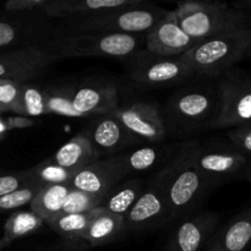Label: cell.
I'll return each instance as SVG.
<instances>
[{"label": "cell", "mask_w": 251, "mask_h": 251, "mask_svg": "<svg viewBox=\"0 0 251 251\" xmlns=\"http://www.w3.org/2000/svg\"><path fill=\"white\" fill-rule=\"evenodd\" d=\"M193 75L180 56H159L147 50L131 55L130 76L139 85L161 87L181 82Z\"/></svg>", "instance_id": "8"}, {"label": "cell", "mask_w": 251, "mask_h": 251, "mask_svg": "<svg viewBox=\"0 0 251 251\" xmlns=\"http://www.w3.org/2000/svg\"><path fill=\"white\" fill-rule=\"evenodd\" d=\"M233 7L240 10V11H245L248 14L251 15V1H240L233 4Z\"/></svg>", "instance_id": "39"}, {"label": "cell", "mask_w": 251, "mask_h": 251, "mask_svg": "<svg viewBox=\"0 0 251 251\" xmlns=\"http://www.w3.org/2000/svg\"><path fill=\"white\" fill-rule=\"evenodd\" d=\"M137 0H48L43 14L50 19L83 17L135 4Z\"/></svg>", "instance_id": "21"}, {"label": "cell", "mask_w": 251, "mask_h": 251, "mask_svg": "<svg viewBox=\"0 0 251 251\" xmlns=\"http://www.w3.org/2000/svg\"><path fill=\"white\" fill-rule=\"evenodd\" d=\"M5 120L7 129H25V127L33 126L36 124L32 118L24 117V115H17V117H9Z\"/></svg>", "instance_id": "38"}, {"label": "cell", "mask_w": 251, "mask_h": 251, "mask_svg": "<svg viewBox=\"0 0 251 251\" xmlns=\"http://www.w3.org/2000/svg\"><path fill=\"white\" fill-rule=\"evenodd\" d=\"M44 221L32 211H21L10 215L4 226V237L1 238L6 245L11 244L14 240L26 235L33 234L41 229Z\"/></svg>", "instance_id": "27"}, {"label": "cell", "mask_w": 251, "mask_h": 251, "mask_svg": "<svg viewBox=\"0 0 251 251\" xmlns=\"http://www.w3.org/2000/svg\"><path fill=\"white\" fill-rule=\"evenodd\" d=\"M167 10L152 6L142 0L118 9L83 17L60 20L53 37L71 34H135L149 33L167 14Z\"/></svg>", "instance_id": "2"}, {"label": "cell", "mask_w": 251, "mask_h": 251, "mask_svg": "<svg viewBox=\"0 0 251 251\" xmlns=\"http://www.w3.org/2000/svg\"><path fill=\"white\" fill-rule=\"evenodd\" d=\"M97 210L87 213H63L47 225L58 233L61 239H82L91 221L97 215Z\"/></svg>", "instance_id": "26"}, {"label": "cell", "mask_w": 251, "mask_h": 251, "mask_svg": "<svg viewBox=\"0 0 251 251\" xmlns=\"http://www.w3.org/2000/svg\"><path fill=\"white\" fill-rule=\"evenodd\" d=\"M113 114L124 124L131 134L140 140L159 144L167 137V126L163 115L157 105L136 100L127 105L118 107Z\"/></svg>", "instance_id": "13"}, {"label": "cell", "mask_w": 251, "mask_h": 251, "mask_svg": "<svg viewBox=\"0 0 251 251\" xmlns=\"http://www.w3.org/2000/svg\"><path fill=\"white\" fill-rule=\"evenodd\" d=\"M48 0H9L5 2L4 11L9 14H27V12H43Z\"/></svg>", "instance_id": "36"}, {"label": "cell", "mask_w": 251, "mask_h": 251, "mask_svg": "<svg viewBox=\"0 0 251 251\" xmlns=\"http://www.w3.org/2000/svg\"><path fill=\"white\" fill-rule=\"evenodd\" d=\"M104 196L92 195L85 191L71 189L66 202L64 205L63 213H87L100 207ZM61 213V215H63Z\"/></svg>", "instance_id": "32"}, {"label": "cell", "mask_w": 251, "mask_h": 251, "mask_svg": "<svg viewBox=\"0 0 251 251\" xmlns=\"http://www.w3.org/2000/svg\"><path fill=\"white\" fill-rule=\"evenodd\" d=\"M5 247H7V245L5 244V243H4V240H2V239H0V250H1V249H4Z\"/></svg>", "instance_id": "42"}, {"label": "cell", "mask_w": 251, "mask_h": 251, "mask_svg": "<svg viewBox=\"0 0 251 251\" xmlns=\"http://www.w3.org/2000/svg\"><path fill=\"white\" fill-rule=\"evenodd\" d=\"M90 245L83 239H61L53 249L48 251H86Z\"/></svg>", "instance_id": "37"}, {"label": "cell", "mask_w": 251, "mask_h": 251, "mask_svg": "<svg viewBox=\"0 0 251 251\" xmlns=\"http://www.w3.org/2000/svg\"><path fill=\"white\" fill-rule=\"evenodd\" d=\"M5 130H7V126L6 124H5V120L0 119V139H1L2 136H4V132Z\"/></svg>", "instance_id": "40"}, {"label": "cell", "mask_w": 251, "mask_h": 251, "mask_svg": "<svg viewBox=\"0 0 251 251\" xmlns=\"http://www.w3.org/2000/svg\"><path fill=\"white\" fill-rule=\"evenodd\" d=\"M31 180L32 178L29 169L0 176V196L7 195V194H11L14 191L19 190V189H21L22 186L26 185Z\"/></svg>", "instance_id": "34"}, {"label": "cell", "mask_w": 251, "mask_h": 251, "mask_svg": "<svg viewBox=\"0 0 251 251\" xmlns=\"http://www.w3.org/2000/svg\"><path fill=\"white\" fill-rule=\"evenodd\" d=\"M51 63L39 47L17 48L0 54V81L29 82L41 77Z\"/></svg>", "instance_id": "15"}, {"label": "cell", "mask_w": 251, "mask_h": 251, "mask_svg": "<svg viewBox=\"0 0 251 251\" xmlns=\"http://www.w3.org/2000/svg\"><path fill=\"white\" fill-rule=\"evenodd\" d=\"M198 43L179 26L174 10L146 34V50L159 56H180Z\"/></svg>", "instance_id": "16"}, {"label": "cell", "mask_w": 251, "mask_h": 251, "mask_svg": "<svg viewBox=\"0 0 251 251\" xmlns=\"http://www.w3.org/2000/svg\"><path fill=\"white\" fill-rule=\"evenodd\" d=\"M22 83L0 81V113L14 112L20 115Z\"/></svg>", "instance_id": "33"}, {"label": "cell", "mask_w": 251, "mask_h": 251, "mask_svg": "<svg viewBox=\"0 0 251 251\" xmlns=\"http://www.w3.org/2000/svg\"><path fill=\"white\" fill-rule=\"evenodd\" d=\"M227 135L229 141L244 152L251 161V123L229 130Z\"/></svg>", "instance_id": "35"}, {"label": "cell", "mask_w": 251, "mask_h": 251, "mask_svg": "<svg viewBox=\"0 0 251 251\" xmlns=\"http://www.w3.org/2000/svg\"><path fill=\"white\" fill-rule=\"evenodd\" d=\"M171 221L168 201L161 186L151 178L139 200L125 216L126 233L156 229Z\"/></svg>", "instance_id": "12"}, {"label": "cell", "mask_w": 251, "mask_h": 251, "mask_svg": "<svg viewBox=\"0 0 251 251\" xmlns=\"http://www.w3.org/2000/svg\"><path fill=\"white\" fill-rule=\"evenodd\" d=\"M31 178L39 185H58V184H69L75 172L60 167L54 163L50 158L41 162L39 164L29 168Z\"/></svg>", "instance_id": "29"}, {"label": "cell", "mask_w": 251, "mask_h": 251, "mask_svg": "<svg viewBox=\"0 0 251 251\" xmlns=\"http://www.w3.org/2000/svg\"><path fill=\"white\" fill-rule=\"evenodd\" d=\"M81 132L87 136L100 157L118 156L120 152L141 141L131 134L113 113L92 117Z\"/></svg>", "instance_id": "11"}, {"label": "cell", "mask_w": 251, "mask_h": 251, "mask_svg": "<svg viewBox=\"0 0 251 251\" xmlns=\"http://www.w3.org/2000/svg\"><path fill=\"white\" fill-rule=\"evenodd\" d=\"M42 11L17 14L16 19L0 20V48L39 47L54 36L55 25Z\"/></svg>", "instance_id": "10"}, {"label": "cell", "mask_w": 251, "mask_h": 251, "mask_svg": "<svg viewBox=\"0 0 251 251\" xmlns=\"http://www.w3.org/2000/svg\"><path fill=\"white\" fill-rule=\"evenodd\" d=\"M251 47V19L199 42L180 55L194 75L217 76L247 58Z\"/></svg>", "instance_id": "3"}, {"label": "cell", "mask_w": 251, "mask_h": 251, "mask_svg": "<svg viewBox=\"0 0 251 251\" xmlns=\"http://www.w3.org/2000/svg\"><path fill=\"white\" fill-rule=\"evenodd\" d=\"M42 188L43 186L39 185L38 183L31 180L19 190L7 194V195L0 196V213L15 210V208L22 207V206L31 205L33 199L36 198Z\"/></svg>", "instance_id": "31"}, {"label": "cell", "mask_w": 251, "mask_h": 251, "mask_svg": "<svg viewBox=\"0 0 251 251\" xmlns=\"http://www.w3.org/2000/svg\"><path fill=\"white\" fill-rule=\"evenodd\" d=\"M48 110L53 114L68 118H82L73 104L75 88L71 86H48Z\"/></svg>", "instance_id": "30"}, {"label": "cell", "mask_w": 251, "mask_h": 251, "mask_svg": "<svg viewBox=\"0 0 251 251\" xmlns=\"http://www.w3.org/2000/svg\"><path fill=\"white\" fill-rule=\"evenodd\" d=\"M220 113V92L212 87H189L169 98L166 105L167 131L190 134L211 129Z\"/></svg>", "instance_id": "4"}, {"label": "cell", "mask_w": 251, "mask_h": 251, "mask_svg": "<svg viewBox=\"0 0 251 251\" xmlns=\"http://www.w3.org/2000/svg\"><path fill=\"white\" fill-rule=\"evenodd\" d=\"M50 159L63 168L70 169L76 173L80 169L100 161V156L95 151L87 136L83 132H78L63 145L50 157Z\"/></svg>", "instance_id": "22"}, {"label": "cell", "mask_w": 251, "mask_h": 251, "mask_svg": "<svg viewBox=\"0 0 251 251\" xmlns=\"http://www.w3.org/2000/svg\"><path fill=\"white\" fill-rule=\"evenodd\" d=\"M44 114H49L48 95L46 87H41L29 82L22 83L20 115L34 118Z\"/></svg>", "instance_id": "28"}, {"label": "cell", "mask_w": 251, "mask_h": 251, "mask_svg": "<svg viewBox=\"0 0 251 251\" xmlns=\"http://www.w3.org/2000/svg\"><path fill=\"white\" fill-rule=\"evenodd\" d=\"M71 189L70 183L43 186L29 205L31 211L39 216L47 225L63 213L64 205Z\"/></svg>", "instance_id": "24"}, {"label": "cell", "mask_w": 251, "mask_h": 251, "mask_svg": "<svg viewBox=\"0 0 251 251\" xmlns=\"http://www.w3.org/2000/svg\"><path fill=\"white\" fill-rule=\"evenodd\" d=\"M73 104L82 118L112 114L118 109V88L110 81H85L75 87Z\"/></svg>", "instance_id": "17"}, {"label": "cell", "mask_w": 251, "mask_h": 251, "mask_svg": "<svg viewBox=\"0 0 251 251\" xmlns=\"http://www.w3.org/2000/svg\"><path fill=\"white\" fill-rule=\"evenodd\" d=\"M123 180L112 157L95 162L74 174L70 185L76 190L92 195L105 196L108 191Z\"/></svg>", "instance_id": "19"}, {"label": "cell", "mask_w": 251, "mask_h": 251, "mask_svg": "<svg viewBox=\"0 0 251 251\" xmlns=\"http://www.w3.org/2000/svg\"><path fill=\"white\" fill-rule=\"evenodd\" d=\"M220 113L211 129L238 127L251 123V76L229 70L218 85Z\"/></svg>", "instance_id": "7"}, {"label": "cell", "mask_w": 251, "mask_h": 251, "mask_svg": "<svg viewBox=\"0 0 251 251\" xmlns=\"http://www.w3.org/2000/svg\"><path fill=\"white\" fill-rule=\"evenodd\" d=\"M174 12L181 29L196 42L251 19L248 12L220 1H183Z\"/></svg>", "instance_id": "6"}, {"label": "cell", "mask_w": 251, "mask_h": 251, "mask_svg": "<svg viewBox=\"0 0 251 251\" xmlns=\"http://www.w3.org/2000/svg\"><path fill=\"white\" fill-rule=\"evenodd\" d=\"M178 145L164 146V145L154 144L151 146H144L132 151L124 152L112 158L123 179H125L132 174L144 173L154 168L161 169L173 157L174 152L178 149Z\"/></svg>", "instance_id": "18"}, {"label": "cell", "mask_w": 251, "mask_h": 251, "mask_svg": "<svg viewBox=\"0 0 251 251\" xmlns=\"http://www.w3.org/2000/svg\"><path fill=\"white\" fill-rule=\"evenodd\" d=\"M198 164L211 185L225 179L245 176L250 158L237 146L230 145H200Z\"/></svg>", "instance_id": "9"}, {"label": "cell", "mask_w": 251, "mask_h": 251, "mask_svg": "<svg viewBox=\"0 0 251 251\" xmlns=\"http://www.w3.org/2000/svg\"><path fill=\"white\" fill-rule=\"evenodd\" d=\"M145 184L140 179H130V180L119 183L114 188L110 189L103 199L100 207L108 212L119 216H126L136 203L145 189Z\"/></svg>", "instance_id": "25"}, {"label": "cell", "mask_w": 251, "mask_h": 251, "mask_svg": "<svg viewBox=\"0 0 251 251\" xmlns=\"http://www.w3.org/2000/svg\"><path fill=\"white\" fill-rule=\"evenodd\" d=\"M135 34H71L53 37L39 46L51 61L83 56L130 58L139 51Z\"/></svg>", "instance_id": "5"}, {"label": "cell", "mask_w": 251, "mask_h": 251, "mask_svg": "<svg viewBox=\"0 0 251 251\" xmlns=\"http://www.w3.org/2000/svg\"><path fill=\"white\" fill-rule=\"evenodd\" d=\"M251 244V207L221 226L203 251H247Z\"/></svg>", "instance_id": "20"}, {"label": "cell", "mask_w": 251, "mask_h": 251, "mask_svg": "<svg viewBox=\"0 0 251 251\" xmlns=\"http://www.w3.org/2000/svg\"><path fill=\"white\" fill-rule=\"evenodd\" d=\"M220 216L215 212L188 216L173 228L163 251H200L217 230Z\"/></svg>", "instance_id": "14"}, {"label": "cell", "mask_w": 251, "mask_h": 251, "mask_svg": "<svg viewBox=\"0 0 251 251\" xmlns=\"http://www.w3.org/2000/svg\"><path fill=\"white\" fill-rule=\"evenodd\" d=\"M199 149L195 140L180 142L173 157L152 176L168 201L172 221L194 212L212 188L199 168Z\"/></svg>", "instance_id": "1"}, {"label": "cell", "mask_w": 251, "mask_h": 251, "mask_svg": "<svg viewBox=\"0 0 251 251\" xmlns=\"http://www.w3.org/2000/svg\"><path fill=\"white\" fill-rule=\"evenodd\" d=\"M125 233L126 222L124 216L114 215L103 207H98L97 215L91 221L82 239L90 247H102L115 242Z\"/></svg>", "instance_id": "23"}, {"label": "cell", "mask_w": 251, "mask_h": 251, "mask_svg": "<svg viewBox=\"0 0 251 251\" xmlns=\"http://www.w3.org/2000/svg\"><path fill=\"white\" fill-rule=\"evenodd\" d=\"M245 59H251V47H250L249 51H248V54H247V58H245Z\"/></svg>", "instance_id": "43"}, {"label": "cell", "mask_w": 251, "mask_h": 251, "mask_svg": "<svg viewBox=\"0 0 251 251\" xmlns=\"http://www.w3.org/2000/svg\"><path fill=\"white\" fill-rule=\"evenodd\" d=\"M245 178L248 179V180L251 183V161H250V164H249V168H248L247 171V174H245Z\"/></svg>", "instance_id": "41"}]
</instances>
